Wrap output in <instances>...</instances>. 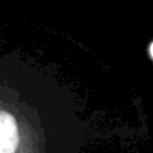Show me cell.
I'll return each mask as SVG.
<instances>
[{
    "label": "cell",
    "mask_w": 153,
    "mask_h": 153,
    "mask_svg": "<svg viewBox=\"0 0 153 153\" xmlns=\"http://www.w3.org/2000/svg\"><path fill=\"white\" fill-rule=\"evenodd\" d=\"M18 127L11 114L0 115V153H14L18 145Z\"/></svg>",
    "instance_id": "1"
},
{
    "label": "cell",
    "mask_w": 153,
    "mask_h": 153,
    "mask_svg": "<svg viewBox=\"0 0 153 153\" xmlns=\"http://www.w3.org/2000/svg\"><path fill=\"white\" fill-rule=\"evenodd\" d=\"M149 53H151V56L153 57V43H152L151 47H149Z\"/></svg>",
    "instance_id": "2"
}]
</instances>
